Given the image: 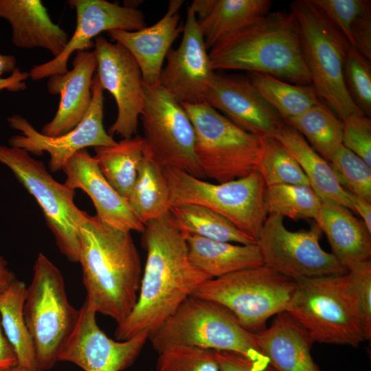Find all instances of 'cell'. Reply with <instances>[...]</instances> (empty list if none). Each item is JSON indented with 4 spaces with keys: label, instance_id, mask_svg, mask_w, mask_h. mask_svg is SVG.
<instances>
[{
    "label": "cell",
    "instance_id": "cell-27",
    "mask_svg": "<svg viewBox=\"0 0 371 371\" xmlns=\"http://www.w3.org/2000/svg\"><path fill=\"white\" fill-rule=\"evenodd\" d=\"M190 263L210 279L264 265L258 245L185 235Z\"/></svg>",
    "mask_w": 371,
    "mask_h": 371
},
{
    "label": "cell",
    "instance_id": "cell-2",
    "mask_svg": "<svg viewBox=\"0 0 371 371\" xmlns=\"http://www.w3.org/2000/svg\"><path fill=\"white\" fill-rule=\"evenodd\" d=\"M78 262L85 300L96 313L122 324L136 304L143 272L131 232L88 214L80 227Z\"/></svg>",
    "mask_w": 371,
    "mask_h": 371
},
{
    "label": "cell",
    "instance_id": "cell-9",
    "mask_svg": "<svg viewBox=\"0 0 371 371\" xmlns=\"http://www.w3.org/2000/svg\"><path fill=\"white\" fill-rule=\"evenodd\" d=\"M170 206L197 204L221 214L256 241L268 216L266 185L254 171L235 180L212 183L177 168L164 167Z\"/></svg>",
    "mask_w": 371,
    "mask_h": 371
},
{
    "label": "cell",
    "instance_id": "cell-46",
    "mask_svg": "<svg viewBox=\"0 0 371 371\" xmlns=\"http://www.w3.org/2000/svg\"><path fill=\"white\" fill-rule=\"evenodd\" d=\"M352 211L358 213L363 219V223L371 233V202L346 190Z\"/></svg>",
    "mask_w": 371,
    "mask_h": 371
},
{
    "label": "cell",
    "instance_id": "cell-19",
    "mask_svg": "<svg viewBox=\"0 0 371 371\" xmlns=\"http://www.w3.org/2000/svg\"><path fill=\"white\" fill-rule=\"evenodd\" d=\"M205 102L244 130L261 137L276 138L286 125L248 76L214 71Z\"/></svg>",
    "mask_w": 371,
    "mask_h": 371
},
{
    "label": "cell",
    "instance_id": "cell-33",
    "mask_svg": "<svg viewBox=\"0 0 371 371\" xmlns=\"http://www.w3.org/2000/svg\"><path fill=\"white\" fill-rule=\"evenodd\" d=\"M177 227L184 235L240 245L256 244V241L238 229L227 218L211 209L197 204H183L169 210Z\"/></svg>",
    "mask_w": 371,
    "mask_h": 371
},
{
    "label": "cell",
    "instance_id": "cell-8",
    "mask_svg": "<svg viewBox=\"0 0 371 371\" xmlns=\"http://www.w3.org/2000/svg\"><path fill=\"white\" fill-rule=\"evenodd\" d=\"M297 282L262 265L206 280L192 296L229 310L247 331L257 334L267 319L286 311Z\"/></svg>",
    "mask_w": 371,
    "mask_h": 371
},
{
    "label": "cell",
    "instance_id": "cell-18",
    "mask_svg": "<svg viewBox=\"0 0 371 371\" xmlns=\"http://www.w3.org/2000/svg\"><path fill=\"white\" fill-rule=\"evenodd\" d=\"M207 50L195 13L188 5L181 42L168 52L159 82L179 103L205 102L214 74Z\"/></svg>",
    "mask_w": 371,
    "mask_h": 371
},
{
    "label": "cell",
    "instance_id": "cell-39",
    "mask_svg": "<svg viewBox=\"0 0 371 371\" xmlns=\"http://www.w3.org/2000/svg\"><path fill=\"white\" fill-rule=\"evenodd\" d=\"M344 79L355 104L362 113L371 115L370 61L350 46L344 64Z\"/></svg>",
    "mask_w": 371,
    "mask_h": 371
},
{
    "label": "cell",
    "instance_id": "cell-23",
    "mask_svg": "<svg viewBox=\"0 0 371 371\" xmlns=\"http://www.w3.org/2000/svg\"><path fill=\"white\" fill-rule=\"evenodd\" d=\"M256 337L261 353L276 371H322L311 356L309 334L287 311L276 315L271 326Z\"/></svg>",
    "mask_w": 371,
    "mask_h": 371
},
{
    "label": "cell",
    "instance_id": "cell-11",
    "mask_svg": "<svg viewBox=\"0 0 371 371\" xmlns=\"http://www.w3.org/2000/svg\"><path fill=\"white\" fill-rule=\"evenodd\" d=\"M0 163L36 199L60 252L78 262L80 227L89 214L75 204V190L56 181L42 161L23 149L0 144Z\"/></svg>",
    "mask_w": 371,
    "mask_h": 371
},
{
    "label": "cell",
    "instance_id": "cell-13",
    "mask_svg": "<svg viewBox=\"0 0 371 371\" xmlns=\"http://www.w3.org/2000/svg\"><path fill=\"white\" fill-rule=\"evenodd\" d=\"M282 216L269 214L256 240L264 265L296 282L348 273L337 258L322 249L317 223L308 230H288Z\"/></svg>",
    "mask_w": 371,
    "mask_h": 371
},
{
    "label": "cell",
    "instance_id": "cell-44",
    "mask_svg": "<svg viewBox=\"0 0 371 371\" xmlns=\"http://www.w3.org/2000/svg\"><path fill=\"white\" fill-rule=\"evenodd\" d=\"M28 78L29 72L21 71L16 67L14 56L0 54V91L3 89L12 92L24 91Z\"/></svg>",
    "mask_w": 371,
    "mask_h": 371
},
{
    "label": "cell",
    "instance_id": "cell-36",
    "mask_svg": "<svg viewBox=\"0 0 371 371\" xmlns=\"http://www.w3.org/2000/svg\"><path fill=\"white\" fill-rule=\"evenodd\" d=\"M265 201L269 214H278L293 220H315L322 200L305 185H276L267 187Z\"/></svg>",
    "mask_w": 371,
    "mask_h": 371
},
{
    "label": "cell",
    "instance_id": "cell-15",
    "mask_svg": "<svg viewBox=\"0 0 371 371\" xmlns=\"http://www.w3.org/2000/svg\"><path fill=\"white\" fill-rule=\"evenodd\" d=\"M97 60L96 76L103 90L114 98L117 115L108 131L131 138L137 135L138 120L144 105V91L139 67L132 54L118 42L111 43L104 36L94 40Z\"/></svg>",
    "mask_w": 371,
    "mask_h": 371
},
{
    "label": "cell",
    "instance_id": "cell-48",
    "mask_svg": "<svg viewBox=\"0 0 371 371\" xmlns=\"http://www.w3.org/2000/svg\"><path fill=\"white\" fill-rule=\"evenodd\" d=\"M8 371H27L26 369L19 366H16L14 368H12V369H10V370Z\"/></svg>",
    "mask_w": 371,
    "mask_h": 371
},
{
    "label": "cell",
    "instance_id": "cell-30",
    "mask_svg": "<svg viewBox=\"0 0 371 371\" xmlns=\"http://www.w3.org/2000/svg\"><path fill=\"white\" fill-rule=\"evenodd\" d=\"M352 48L371 60L370 0H311Z\"/></svg>",
    "mask_w": 371,
    "mask_h": 371
},
{
    "label": "cell",
    "instance_id": "cell-21",
    "mask_svg": "<svg viewBox=\"0 0 371 371\" xmlns=\"http://www.w3.org/2000/svg\"><path fill=\"white\" fill-rule=\"evenodd\" d=\"M72 67L63 74L48 78V92L60 94V100L54 118L42 127L41 133L44 135L54 137L69 132L80 122L90 106L97 69L94 50L76 52Z\"/></svg>",
    "mask_w": 371,
    "mask_h": 371
},
{
    "label": "cell",
    "instance_id": "cell-43",
    "mask_svg": "<svg viewBox=\"0 0 371 371\" xmlns=\"http://www.w3.org/2000/svg\"><path fill=\"white\" fill-rule=\"evenodd\" d=\"M220 371H276L268 361H258L230 350H214Z\"/></svg>",
    "mask_w": 371,
    "mask_h": 371
},
{
    "label": "cell",
    "instance_id": "cell-10",
    "mask_svg": "<svg viewBox=\"0 0 371 371\" xmlns=\"http://www.w3.org/2000/svg\"><path fill=\"white\" fill-rule=\"evenodd\" d=\"M25 321L32 337L39 371L52 368L79 315L69 302L60 270L40 252L27 286Z\"/></svg>",
    "mask_w": 371,
    "mask_h": 371
},
{
    "label": "cell",
    "instance_id": "cell-5",
    "mask_svg": "<svg viewBox=\"0 0 371 371\" xmlns=\"http://www.w3.org/2000/svg\"><path fill=\"white\" fill-rule=\"evenodd\" d=\"M291 12L297 20L304 60L319 98L341 120L363 113L344 79V64L350 45L311 0L293 1Z\"/></svg>",
    "mask_w": 371,
    "mask_h": 371
},
{
    "label": "cell",
    "instance_id": "cell-28",
    "mask_svg": "<svg viewBox=\"0 0 371 371\" xmlns=\"http://www.w3.org/2000/svg\"><path fill=\"white\" fill-rule=\"evenodd\" d=\"M276 139L295 159L310 186L322 201H330L352 210L347 191L337 181L329 162L320 156L298 131L286 124Z\"/></svg>",
    "mask_w": 371,
    "mask_h": 371
},
{
    "label": "cell",
    "instance_id": "cell-40",
    "mask_svg": "<svg viewBox=\"0 0 371 371\" xmlns=\"http://www.w3.org/2000/svg\"><path fill=\"white\" fill-rule=\"evenodd\" d=\"M157 371H220L213 350L175 346L159 354Z\"/></svg>",
    "mask_w": 371,
    "mask_h": 371
},
{
    "label": "cell",
    "instance_id": "cell-32",
    "mask_svg": "<svg viewBox=\"0 0 371 371\" xmlns=\"http://www.w3.org/2000/svg\"><path fill=\"white\" fill-rule=\"evenodd\" d=\"M127 202L144 225L166 214L170 206L164 168L144 156Z\"/></svg>",
    "mask_w": 371,
    "mask_h": 371
},
{
    "label": "cell",
    "instance_id": "cell-7",
    "mask_svg": "<svg viewBox=\"0 0 371 371\" xmlns=\"http://www.w3.org/2000/svg\"><path fill=\"white\" fill-rule=\"evenodd\" d=\"M195 133V153L205 176L224 183L256 171L265 138L251 133L203 102L181 104Z\"/></svg>",
    "mask_w": 371,
    "mask_h": 371
},
{
    "label": "cell",
    "instance_id": "cell-20",
    "mask_svg": "<svg viewBox=\"0 0 371 371\" xmlns=\"http://www.w3.org/2000/svg\"><path fill=\"white\" fill-rule=\"evenodd\" d=\"M63 170L66 175L65 184L88 194L96 210L95 216L102 222L122 231H144V225L134 214L127 200L105 179L96 159L87 149L76 152Z\"/></svg>",
    "mask_w": 371,
    "mask_h": 371
},
{
    "label": "cell",
    "instance_id": "cell-42",
    "mask_svg": "<svg viewBox=\"0 0 371 371\" xmlns=\"http://www.w3.org/2000/svg\"><path fill=\"white\" fill-rule=\"evenodd\" d=\"M348 282L362 318L366 340L371 339V260L347 273Z\"/></svg>",
    "mask_w": 371,
    "mask_h": 371
},
{
    "label": "cell",
    "instance_id": "cell-6",
    "mask_svg": "<svg viewBox=\"0 0 371 371\" xmlns=\"http://www.w3.org/2000/svg\"><path fill=\"white\" fill-rule=\"evenodd\" d=\"M297 282L286 311L306 329L313 343L357 348L366 341L347 273Z\"/></svg>",
    "mask_w": 371,
    "mask_h": 371
},
{
    "label": "cell",
    "instance_id": "cell-31",
    "mask_svg": "<svg viewBox=\"0 0 371 371\" xmlns=\"http://www.w3.org/2000/svg\"><path fill=\"white\" fill-rule=\"evenodd\" d=\"M94 150L101 172L127 200L144 157L142 136L123 138L111 146L94 147Z\"/></svg>",
    "mask_w": 371,
    "mask_h": 371
},
{
    "label": "cell",
    "instance_id": "cell-12",
    "mask_svg": "<svg viewBox=\"0 0 371 371\" xmlns=\"http://www.w3.org/2000/svg\"><path fill=\"white\" fill-rule=\"evenodd\" d=\"M144 105L139 117L144 156L163 168L205 178L195 153L194 127L183 107L159 85H144Z\"/></svg>",
    "mask_w": 371,
    "mask_h": 371
},
{
    "label": "cell",
    "instance_id": "cell-1",
    "mask_svg": "<svg viewBox=\"0 0 371 371\" xmlns=\"http://www.w3.org/2000/svg\"><path fill=\"white\" fill-rule=\"evenodd\" d=\"M142 243L146 251L135 306L115 331L118 341L156 331L206 280L190 262L186 236L170 212L144 225Z\"/></svg>",
    "mask_w": 371,
    "mask_h": 371
},
{
    "label": "cell",
    "instance_id": "cell-26",
    "mask_svg": "<svg viewBox=\"0 0 371 371\" xmlns=\"http://www.w3.org/2000/svg\"><path fill=\"white\" fill-rule=\"evenodd\" d=\"M270 0H194L190 4L206 48L269 12Z\"/></svg>",
    "mask_w": 371,
    "mask_h": 371
},
{
    "label": "cell",
    "instance_id": "cell-41",
    "mask_svg": "<svg viewBox=\"0 0 371 371\" xmlns=\"http://www.w3.org/2000/svg\"><path fill=\"white\" fill-rule=\"evenodd\" d=\"M343 121L342 144L371 167V120L366 115H351Z\"/></svg>",
    "mask_w": 371,
    "mask_h": 371
},
{
    "label": "cell",
    "instance_id": "cell-3",
    "mask_svg": "<svg viewBox=\"0 0 371 371\" xmlns=\"http://www.w3.org/2000/svg\"><path fill=\"white\" fill-rule=\"evenodd\" d=\"M213 70H245L311 85L291 12H269L224 37L209 52Z\"/></svg>",
    "mask_w": 371,
    "mask_h": 371
},
{
    "label": "cell",
    "instance_id": "cell-17",
    "mask_svg": "<svg viewBox=\"0 0 371 371\" xmlns=\"http://www.w3.org/2000/svg\"><path fill=\"white\" fill-rule=\"evenodd\" d=\"M67 3L76 11V30L61 54L30 69V78L34 81L67 72L71 55L94 47L93 38L102 32L137 31L147 27L143 12L135 8L106 0H69Z\"/></svg>",
    "mask_w": 371,
    "mask_h": 371
},
{
    "label": "cell",
    "instance_id": "cell-38",
    "mask_svg": "<svg viewBox=\"0 0 371 371\" xmlns=\"http://www.w3.org/2000/svg\"><path fill=\"white\" fill-rule=\"evenodd\" d=\"M340 185L350 192L371 202V167L343 144L329 160Z\"/></svg>",
    "mask_w": 371,
    "mask_h": 371
},
{
    "label": "cell",
    "instance_id": "cell-22",
    "mask_svg": "<svg viewBox=\"0 0 371 371\" xmlns=\"http://www.w3.org/2000/svg\"><path fill=\"white\" fill-rule=\"evenodd\" d=\"M183 1L171 0L164 16L156 23L137 31L111 30L108 34L124 46L135 59L144 85H159L164 58L183 32L179 10Z\"/></svg>",
    "mask_w": 371,
    "mask_h": 371
},
{
    "label": "cell",
    "instance_id": "cell-14",
    "mask_svg": "<svg viewBox=\"0 0 371 371\" xmlns=\"http://www.w3.org/2000/svg\"><path fill=\"white\" fill-rule=\"evenodd\" d=\"M91 89L92 99L85 117L74 129L58 137L43 135L20 115L8 117V125L21 132L9 138V146L23 149L35 155H41L47 152L50 157L49 170L55 172L63 170L69 159L80 150L90 146L115 144L117 142L109 135L103 125L104 90L96 74L93 78Z\"/></svg>",
    "mask_w": 371,
    "mask_h": 371
},
{
    "label": "cell",
    "instance_id": "cell-45",
    "mask_svg": "<svg viewBox=\"0 0 371 371\" xmlns=\"http://www.w3.org/2000/svg\"><path fill=\"white\" fill-rule=\"evenodd\" d=\"M17 365L16 352L4 334L0 319V371H8Z\"/></svg>",
    "mask_w": 371,
    "mask_h": 371
},
{
    "label": "cell",
    "instance_id": "cell-4",
    "mask_svg": "<svg viewBox=\"0 0 371 371\" xmlns=\"http://www.w3.org/2000/svg\"><path fill=\"white\" fill-rule=\"evenodd\" d=\"M148 339L159 354L175 346H190L234 351L255 360L267 361L260 352L256 334L245 330L229 310L192 295Z\"/></svg>",
    "mask_w": 371,
    "mask_h": 371
},
{
    "label": "cell",
    "instance_id": "cell-24",
    "mask_svg": "<svg viewBox=\"0 0 371 371\" xmlns=\"http://www.w3.org/2000/svg\"><path fill=\"white\" fill-rule=\"evenodd\" d=\"M0 18L10 23L17 47L43 48L54 58L68 42L67 33L52 22L40 0H0Z\"/></svg>",
    "mask_w": 371,
    "mask_h": 371
},
{
    "label": "cell",
    "instance_id": "cell-47",
    "mask_svg": "<svg viewBox=\"0 0 371 371\" xmlns=\"http://www.w3.org/2000/svg\"><path fill=\"white\" fill-rule=\"evenodd\" d=\"M15 279L14 273L8 267L7 262L0 256V293L5 290Z\"/></svg>",
    "mask_w": 371,
    "mask_h": 371
},
{
    "label": "cell",
    "instance_id": "cell-16",
    "mask_svg": "<svg viewBox=\"0 0 371 371\" xmlns=\"http://www.w3.org/2000/svg\"><path fill=\"white\" fill-rule=\"evenodd\" d=\"M96 312L85 300L78 321L60 349L58 361L73 363L85 371H121L136 360L149 337L140 333L124 341L108 337L96 322Z\"/></svg>",
    "mask_w": 371,
    "mask_h": 371
},
{
    "label": "cell",
    "instance_id": "cell-29",
    "mask_svg": "<svg viewBox=\"0 0 371 371\" xmlns=\"http://www.w3.org/2000/svg\"><path fill=\"white\" fill-rule=\"evenodd\" d=\"M26 289L25 284L16 278L0 293V319L4 334L16 352L18 366L27 371H39L23 315Z\"/></svg>",
    "mask_w": 371,
    "mask_h": 371
},
{
    "label": "cell",
    "instance_id": "cell-25",
    "mask_svg": "<svg viewBox=\"0 0 371 371\" xmlns=\"http://www.w3.org/2000/svg\"><path fill=\"white\" fill-rule=\"evenodd\" d=\"M315 221L325 233L332 254L348 271L371 260V233L348 208L322 201Z\"/></svg>",
    "mask_w": 371,
    "mask_h": 371
},
{
    "label": "cell",
    "instance_id": "cell-35",
    "mask_svg": "<svg viewBox=\"0 0 371 371\" xmlns=\"http://www.w3.org/2000/svg\"><path fill=\"white\" fill-rule=\"evenodd\" d=\"M248 78L284 121L300 115L320 102L312 85H293L275 76L259 73H250Z\"/></svg>",
    "mask_w": 371,
    "mask_h": 371
},
{
    "label": "cell",
    "instance_id": "cell-37",
    "mask_svg": "<svg viewBox=\"0 0 371 371\" xmlns=\"http://www.w3.org/2000/svg\"><path fill=\"white\" fill-rule=\"evenodd\" d=\"M256 171L262 176L266 187L283 184L310 186L295 159L273 137L265 138Z\"/></svg>",
    "mask_w": 371,
    "mask_h": 371
},
{
    "label": "cell",
    "instance_id": "cell-34",
    "mask_svg": "<svg viewBox=\"0 0 371 371\" xmlns=\"http://www.w3.org/2000/svg\"><path fill=\"white\" fill-rule=\"evenodd\" d=\"M284 122L306 137L327 161L342 145L343 121L321 101Z\"/></svg>",
    "mask_w": 371,
    "mask_h": 371
}]
</instances>
